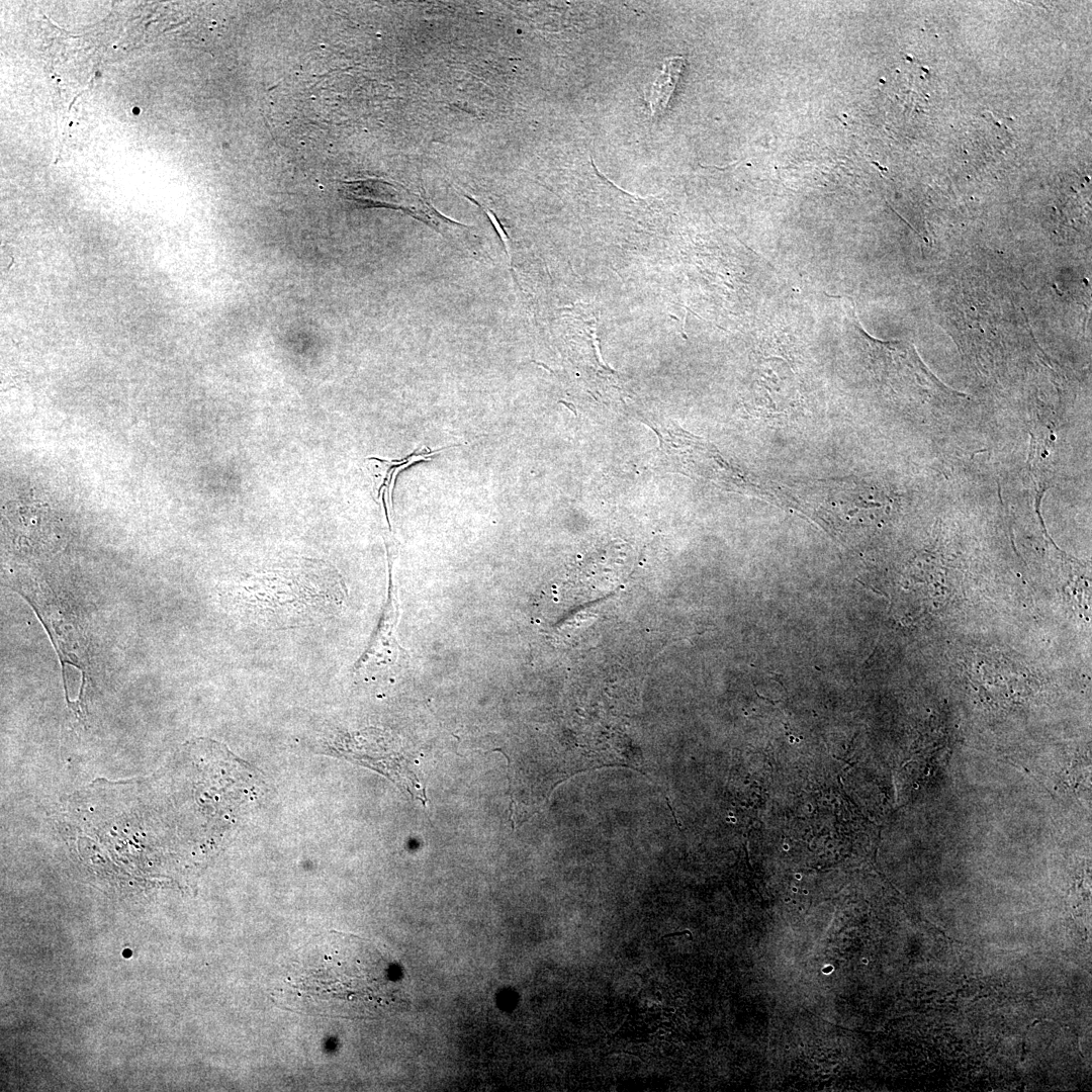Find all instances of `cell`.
I'll return each instance as SVG.
<instances>
[{
	"instance_id": "6da1fadb",
	"label": "cell",
	"mask_w": 1092,
	"mask_h": 1092,
	"mask_svg": "<svg viewBox=\"0 0 1092 1092\" xmlns=\"http://www.w3.org/2000/svg\"><path fill=\"white\" fill-rule=\"evenodd\" d=\"M389 967L358 936L329 932L314 937L288 971L284 993L291 1006L328 1016H356L385 1002Z\"/></svg>"
},
{
	"instance_id": "3957f363",
	"label": "cell",
	"mask_w": 1092,
	"mask_h": 1092,
	"mask_svg": "<svg viewBox=\"0 0 1092 1092\" xmlns=\"http://www.w3.org/2000/svg\"><path fill=\"white\" fill-rule=\"evenodd\" d=\"M343 196L362 207H387L403 210L429 224L437 225L436 211L420 196L388 182L368 179L344 182Z\"/></svg>"
},
{
	"instance_id": "8992f818",
	"label": "cell",
	"mask_w": 1092,
	"mask_h": 1092,
	"mask_svg": "<svg viewBox=\"0 0 1092 1092\" xmlns=\"http://www.w3.org/2000/svg\"><path fill=\"white\" fill-rule=\"evenodd\" d=\"M682 67V57H671L664 61L662 70L654 81L648 97L652 117L660 116L664 112L679 79Z\"/></svg>"
},
{
	"instance_id": "52a82bcc",
	"label": "cell",
	"mask_w": 1092,
	"mask_h": 1092,
	"mask_svg": "<svg viewBox=\"0 0 1092 1092\" xmlns=\"http://www.w3.org/2000/svg\"><path fill=\"white\" fill-rule=\"evenodd\" d=\"M665 800H666V802H667V806H668V808H669V809H670V811H671V814H672V816H673V819H674L675 823L677 824V826H680L679 822L677 821V819H676V817H675V814H674L673 808H672V807H671V805H670V801H669V799H668L667 797H665Z\"/></svg>"
},
{
	"instance_id": "277c9868",
	"label": "cell",
	"mask_w": 1092,
	"mask_h": 1092,
	"mask_svg": "<svg viewBox=\"0 0 1092 1092\" xmlns=\"http://www.w3.org/2000/svg\"><path fill=\"white\" fill-rule=\"evenodd\" d=\"M20 595L30 604L46 627L60 656L63 671L65 663H68L79 668L82 672L83 684L80 690V701L83 697L86 680L87 656L84 655V650L81 649L79 630L71 624L70 620L66 623L62 610L58 609L54 603L50 604L47 601H40L35 593L31 595L20 593Z\"/></svg>"
},
{
	"instance_id": "5b68a950",
	"label": "cell",
	"mask_w": 1092,
	"mask_h": 1092,
	"mask_svg": "<svg viewBox=\"0 0 1092 1092\" xmlns=\"http://www.w3.org/2000/svg\"><path fill=\"white\" fill-rule=\"evenodd\" d=\"M397 616L395 592L392 589L390 582L384 613L370 644L357 661L356 671L360 673H379L386 671L396 663L399 651L395 637Z\"/></svg>"
},
{
	"instance_id": "7a4b0ae2",
	"label": "cell",
	"mask_w": 1092,
	"mask_h": 1092,
	"mask_svg": "<svg viewBox=\"0 0 1092 1092\" xmlns=\"http://www.w3.org/2000/svg\"><path fill=\"white\" fill-rule=\"evenodd\" d=\"M225 598L242 621L284 629L330 619L341 608L345 589L339 577L328 572L286 570L247 578L226 590Z\"/></svg>"
}]
</instances>
